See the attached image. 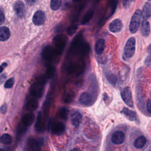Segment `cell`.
Wrapping results in <instances>:
<instances>
[{
  "label": "cell",
  "mask_w": 151,
  "mask_h": 151,
  "mask_svg": "<svg viewBox=\"0 0 151 151\" xmlns=\"http://www.w3.org/2000/svg\"><path fill=\"white\" fill-rule=\"evenodd\" d=\"M136 47V40L134 37H130L124 46V54L127 58H131L134 54Z\"/></svg>",
  "instance_id": "cell-2"
},
{
  "label": "cell",
  "mask_w": 151,
  "mask_h": 151,
  "mask_svg": "<svg viewBox=\"0 0 151 151\" xmlns=\"http://www.w3.org/2000/svg\"><path fill=\"white\" fill-rule=\"evenodd\" d=\"M0 151H4L2 149H1V148H0Z\"/></svg>",
  "instance_id": "cell-36"
},
{
  "label": "cell",
  "mask_w": 151,
  "mask_h": 151,
  "mask_svg": "<svg viewBox=\"0 0 151 151\" xmlns=\"http://www.w3.org/2000/svg\"><path fill=\"white\" fill-rule=\"evenodd\" d=\"M42 117L41 115V113H39L38 114V119H37V124H36V128L38 130H40L42 128Z\"/></svg>",
  "instance_id": "cell-24"
},
{
  "label": "cell",
  "mask_w": 151,
  "mask_h": 151,
  "mask_svg": "<svg viewBox=\"0 0 151 151\" xmlns=\"http://www.w3.org/2000/svg\"><path fill=\"white\" fill-rule=\"evenodd\" d=\"M146 63L147 64H151V55L148 56L146 59Z\"/></svg>",
  "instance_id": "cell-32"
},
{
  "label": "cell",
  "mask_w": 151,
  "mask_h": 151,
  "mask_svg": "<svg viewBox=\"0 0 151 151\" xmlns=\"http://www.w3.org/2000/svg\"><path fill=\"white\" fill-rule=\"evenodd\" d=\"M107 79L109 81H110L111 83H114L115 84L116 82V80H117V78L116 77L114 76V75H111V76H107Z\"/></svg>",
  "instance_id": "cell-27"
},
{
  "label": "cell",
  "mask_w": 151,
  "mask_h": 151,
  "mask_svg": "<svg viewBox=\"0 0 151 151\" xmlns=\"http://www.w3.org/2000/svg\"><path fill=\"white\" fill-rule=\"evenodd\" d=\"M132 2V0H123V2H122L123 6L124 8H127L130 6Z\"/></svg>",
  "instance_id": "cell-26"
},
{
  "label": "cell",
  "mask_w": 151,
  "mask_h": 151,
  "mask_svg": "<svg viewBox=\"0 0 151 151\" xmlns=\"http://www.w3.org/2000/svg\"><path fill=\"white\" fill-rule=\"evenodd\" d=\"M122 97L126 104L130 107H133V101L131 90L129 87H126L122 92Z\"/></svg>",
  "instance_id": "cell-3"
},
{
  "label": "cell",
  "mask_w": 151,
  "mask_h": 151,
  "mask_svg": "<svg viewBox=\"0 0 151 151\" xmlns=\"http://www.w3.org/2000/svg\"><path fill=\"white\" fill-rule=\"evenodd\" d=\"M65 129L64 124L61 122L54 123L52 126V131L55 134H61Z\"/></svg>",
  "instance_id": "cell-16"
},
{
  "label": "cell",
  "mask_w": 151,
  "mask_h": 151,
  "mask_svg": "<svg viewBox=\"0 0 151 151\" xmlns=\"http://www.w3.org/2000/svg\"><path fill=\"white\" fill-rule=\"evenodd\" d=\"M14 79L13 78H10L6 81V82L5 83L4 86L6 88H9L14 86Z\"/></svg>",
  "instance_id": "cell-23"
},
{
  "label": "cell",
  "mask_w": 151,
  "mask_h": 151,
  "mask_svg": "<svg viewBox=\"0 0 151 151\" xmlns=\"http://www.w3.org/2000/svg\"><path fill=\"white\" fill-rule=\"evenodd\" d=\"M147 1H151V0H147Z\"/></svg>",
  "instance_id": "cell-37"
},
{
  "label": "cell",
  "mask_w": 151,
  "mask_h": 151,
  "mask_svg": "<svg viewBox=\"0 0 151 151\" xmlns=\"http://www.w3.org/2000/svg\"><path fill=\"white\" fill-rule=\"evenodd\" d=\"M125 139L124 133L120 130L114 132L111 136V142L115 145H120L123 143Z\"/></svg>",
  "instance_id": "cell-6"
},
{
  "label": "cell",
  "mask_w": 151,
  "mask_h": 151,
  "mask_svg": "<svg viewBox=\"0 0 151 151\" xmlns=\"http://www.w3.org/2000/svg\"><path fill=\"white\" fill-rule=\"evenodd\" d=\"M79 101L81 104L85 106H89L93 103L92 96L87 92L83 93L79 97Z\"/></svg>",
  "instance_id": "cell-9"
},
{
  "label": "cell",
  "mask_w": 151,
  "mask_h": 151,
  "mask_svg": "<svg viewBox=\"0 0 151 151\" xmlns=\"http://www.w3.org/2000/svg\"><path fill=\"white\" fill-rule=\"evenodd\" d=\"M38 107V101L35 99L29 100L26 104V109L28 111H32L35 110Z\"/></svg>",
  "instance_id": "cell-20"
},
{
  "label": "cell",
  "mask_w": 151,
  "mask_h": 151,
  "mask_svg": "<svg viewBox=\"0 0 151 151\" xmlns=\"http://www.w3.org/2000/svg\"><path fill=\"white\" fill-rule=\"evenodd\" d=\"M10 36V31L8 28L6 27H0V41H6Z\"/></svg>",
  "instance_id": "cell-17"
},
{
  "label": "cell",
  "mask_w": 151,
  "mask_h": 151,
  "mask_svg": "<svg viewBox=\"0 0 151 151\" xmlns=\"http://www.w3.org/2000/svg\"><path fill=\"white\" fill-rule=\"evenodd\" d=\"M122 112L126 116V117L131 121H137L136 113L132 110H129L126 107H124L122 110Z\"/></svg>",
  "instance_id": "cell-18"
},
{
  "label": "cell",
  "mask_w": 151,
  "mask_h": 151,
  "mask_svg": "<svg viewBox=\"0 0 151 151\" xmlns=\"http://www.w3.org/2000/svg\"><path fill=\"white\" fill-rule=\"evenodd\" d=\"M142 13L140 9H137L133 14L129 24V31L132 34H134L139 29Z\"/></svg>",
  "instance_id": "cell-1"
},
{
  "label": "cell",
  "mask_w": 151,
  "mask_h": 151,
  "mask_svg": "<svg viewBox=\"0 0 151 151\" xmlns=\"http://www.w3.org/2000/svg\"><path fill=\"white\" fill-rule=\"evenodd\" d=\"M141 34L144 37H147L150 33V26L149 22L147 20H143L142 22Z\"/></svg>",
  "instance_id": "cell-15"
},
{
  "label": "cell",
  "mask_w": 151,
  "mask_h": 151,
  "mask_svg": "<svg viewBox=\"0 0 151 151\" xmlns=\"http://www.w3.org/2000/svg\"><path fill=\"white\" fill-rule=\"evenodd\" d=\"M25 1L26 3L29 5H33L37 2V0H25Z\"/></svg>",
  "instance_id": "cell-30"
},
{
  "label": "cell",
  "mask_w": 151,
  "mask_h": 151,
  "mask_svg": "<svg viewBox=\"0 0 151 151\" xmlns=\"http://www.w3.org/2000/svg\"><path fill=\"white\" fill-rule=\"evenodd\" d=\"M146 108H147V111L151 113V99H150L147 103V104H146Z\"/></svg>",
  "instance_id": "cell-29"
},
{
  "label": "cell",
  "mask_w": 151,
  "mask_h": 151,
  "mask_svg": "<svg viewBox=\"0 0 151 151\" xmlns=\"http://www.w3.org/2000/svg\"><path fill=\"white\" fill-rule=\"evenodd\" d=\"M81 119H82V116L78 111H76L73 112L71 116V123L76 128H77L79 126L81 122Z\"/></svg>",
  "instance_id": "cell-11"
},
{
  "label": "cell",
  "mask_w": 151,
  "mask_h": 151,
  "mask_svg": "<svg viewBox=\"0 0 151 151\" xmlns=\"http://www.w3.org/2000/svg\"><path fill=\"white\" fill-rule=\"evenodd\" d=\"M105 47V41L103 38H100L96 41L94 45L95 52L100 55L103 53Z\"/></svg>",
  "instance_id": "cell-12"
},
{
  "label": "cell",
  "mask_w": 151,
  "mask_h": 151,
  "mask_svg": "<svg viewBox=\"0 0 151 151\" xmlns=\"http://www.w3.org/2000/svg\"><path fill=\"white\" fill-rule=\"evenodd\" d=\"M59 113H60V117L61 118L66 119V117L67 116V114H68V111L66 109L63 108L61 110H60Z\"/></svg>",
  "instance_id": "cell-25"
},
{
  "label": "cell",
  "mask_w": 151,
  "mask_h": 151,
  "mask_svg": "<svg viewBox=\"0 0 151 151\" xmlns=\"http://www.w3.org/2000/svg\"><path fill=\"white\" fill-rule=\"evenodd\" d=\"M0 142L5 145H9L12 142V138L10 134L4 133L0 137Z\"/></svg>",
  "instance_id": "cell-21"
},
{
  "label": "cell",
  "mask_w": 151,
  "mask_h": 151,
  "mask_svg": "<svg viewBox=\"0 0 151 151\" xmlns=\"http://www.w3.org/2000/svg\"><path fill=\"white\" fill-rule=\"evenodd\" d=\"M5 21V16L3 11L0 9V25H2Z\"/></svg>",
  "instance_id": "cell-28"
},
{
  "label": "cell",
  "mask_w": 151,
  "mask_h": 151,
  "mask_svg": "<svg viewBox=\"0 0 151 151\" xmlns=\"http://www.w3.org/2000/svg\"><path fill=\"white\" fill-rule=\"evenodd\" d=\"M14 11L17 14V15L19 18H22L25 12V6L22 2L21 1H18L15 2L14 5Z\"/></svg>",
  "instance_id": "cell-8"
},
{
  "label": "cell",
  "mask_w": 151,
  "mask_h": 151,
  "mask_svg": "<svg viewBox=\"0 0 151 151\" xmlns=\"http://www.w3.org/2000/svg\"><path fill=\"white\" fill-rule=\"evenodd\" d=\"M147 141L146 138L144 136H140L135 139L133 142V145L137 149L142 148L146 144Z\"/></svg>",
  "instance_id": "cell-19"
},
{
  "label": "cell",
  "mask_w": 151,
  "mask_h": 151,
  "mask_svg": "<svg viewBox=\"0 0 151 151\" xmlns=\"http://www.w3.org/2000/svg\"><path fill=\"white\" fill-rule=\"evenodd\" d=\"M41 143L35 138L29 139L25 145V151H40Z\"/></svg>",
  "instance_id": "cell-4"
},
{
  "label": "cell",
  "mask_w": 151,
  "mask_h": 151,
  "mask_svg": "<svg viewBox=\"0 0 151 151\" xmlns=\"http://www.w3.org/2000/svg\"><path fill=\"white\" fill-rule=\"evenodd\" d=\"M6 105H2L1 107V111L2 113H5V111H6Z\"/></svg>",
  "instance_id": "cell-31"
},
{
  "label": "cell",
  "mask_w": 151,
  "mask_h": 151,
  "mask_svg": "<svg viewBox=\"0 0 151 151\" xmlns=\"http://www.w3.org/2000/svg\"><path fill=\"white\" fill-rule=\"evenodd\" d=\"M45 20V14L41 11H37L32 18L33 22L36 25H42Z\"/></svg>",
  "instance_id": "cell-7"
},
{
  "label": "cell",
  "mask_w": 151,
  "mask_h": 151,
  "mask_svg": "<svg viewBox=\"0 0 151 151\" xmlns=\"http://www.w3.org/2000/svg\"><path fill=\"white\" fill-rule=\"evenodd\" d=\"M62 3V0H51V8L52 10L56 11L58 9Z\"/></svg>",
  "instance_id": "cell-22"
},
{
  "label": "cell",
  "mask_w": 151,
  "mask_h": 151,
  "mask_svg": "<svg viewBox=\"0 0 151 151\" xmlns=\"http://www.w3.org/2000/svg\"><path fill=\"white\" fill-rule=\"evenodd\" d=\"M34 120H35V116L32 113H26L22 117V123L27 126L31 125L33 123Z\"/></svg>",
  "instance_id": "cell-14"
},
{
  "label": "cell",
  "mask_w": 151,
  "mask_h": 151,
  "mask_svg": "<svg viewBox=\"0 0 151 151\" xmlns=\"http://www.w3.org/2000/svg\"><path fill=\"white\" fill-rule=\"evenodd\" d=\"M43 90V86L41 84V83H35L31 88V94L33 96H41V94L42 93Z\"/></svg>",
  "instance_id": "cell-13"
},
{
  "label": "cell",
  "mask_w": 151,
  "mask_h": 151,
  "mask_svg": "<svg viewBox=\"0 0 151 151\" xmlns=\"http://www.w3.org/2000/svg\"><path fill=\"white\" fill-rule=\"evenodd\" d=\"M123 27L122 21L118 18L113 20L109 25V29L110 32L115 33L121 31Z\"/></svg>",
  "instance_id": "cell-5"
},
{
  "label": "cell",
  "mask_w": 151,
  "mask_h": 151,
  "mask_svg": "<svg viewBox=\"0 0 151 151\" xmlns=\"http://www.w3.org/2000/svg\"><path fill=\"white\" fill-rule=\"evenodd\" d=\"M70 151H81V150L78 149H77V148H74V149H71Z\"/></svg>",
  "instance_id": "cell-34"
},
{
  "label": "cell",
  "mask_w": 151,
  "mask_h": 151,
  "mask_svg": "<svg viewBox=\"0 0 151 151\" xmlns=\"http://www.w3.org/2000/svg\"><path fill=\"white\" fill-rule=\"evenodd\" d=\"M4 70V67L2 65H0V73L3 71Z\"/></svg>",
  "instance_id": "cell-35"
},
{
  "label": "cell",
  "mask_w": 151,
  "mask_h": 151,
  "mask_svg": "<svg viewBox=\"0 0 151 151\" xmlns=\"http://www.w3.org/2000/svg\"><path fill=\"white\" fill-rule=\"evenodd\" d=\"M147 52L151 55V44L147 47Z\"/></svg>",
  "instance_id": "cell-33"
},
{
  "label": "cell",
  "mask_w": 151,
  "mask_h": 151,
  "mask_svg": "<svg viewBox=\"0 0 151 151\" xmlns=\"http://www.w3.org/2000/svg\"><path fill=\"white\" fill-rule=\"evenodd\" d=\"M142 17L143 20H147L151 17V4L146 2L141 11Z\"/></svg>",
  "instance_id": "cell-10"
}]
</instances>
